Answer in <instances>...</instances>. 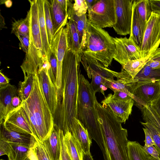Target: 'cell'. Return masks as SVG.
Returning a JSON list of instances; mask_svg holds the SVG:
<instances>
[{
    "instance_id": "7",
    "label": "cell",
    "mask_w": 160,
    "mask_h": 160,
    "mask_svg": "<svg viewBox=\"0 0 160 160\" xmlns=\"http://www.w3.org/2000/svg\"><path fill=\"white\" fill-rule=\"evenodd\" d=\"M160 45V14L152 12L140 47L141 58L153 54Z\"/></svg>"
},
{
    "instance_id": "32",
    "label": "cell",
    "mask_w": 160,
    "mask_h": 160,
    "mask_svg": "<svg viewBox=\"0 0 160 160\" xmlns=\"http://www.w3.org/2000/svg\"><path fill=\"white\" fill-rule=\"evenodd\" d=\"M128 148L129 160H149V155L138 142L128 141Z\"/></svg>"
},
{
    "instance_id": "20",
    "label": "cell",
    "mask_w": 160,
    "mask_h": 160,
    "mask_svg": "<svg viewBox=\"0 0 160 160\" xmlns=\"http://www.w3.org/2000/svg\"><path fill=\"white\" fill-rule=\"evenodd\" d=\"M68 19H72L74 22L79 35L82 51L85 43L88 18L86 14L79 17L76 14L73 8V3L70 0H67Z\"/></svg>"
},
{
    "instance_id": "22",
    "label": "cell",
    "mask_w": 160,
    "mask_h": 160,
    "mask_svg": "<svg viewBox=\"0 0 160 160\" xmlns=\"http://www.w3.org/2000/svg\"><path fill=\"white\" fill-rule=\"evenodd\" d=\"M60 130L54 125L50 136L43 142L52 160H58L61 157Z\"/></svg>"
},
{
    "instance_id": "21",
    "label": "cell",
    "mask_w": 160,
    "mask_h": 160,
    "mask_svg": "<svg viewBox=\"0 0 160 160\" xmlns=\"http://www.w3.org/2000/svg\"><path fill=\"white\" fill-rule=\"evenodd\" d=\"M65 27L67 49L75 53L81 62L82 56L81 45L79 35L73 21L69 19Z\"/></svg>"
},
{
    "instance_id": "35",
    "label": "cell",
    "mask_w": 160,
    "mask_h": 160,
    "mask_svg": "<svg viewBox=\"0 0 160 160\" xmlns=\"http://www.w3.org/2000/svg\"><path fill=\"white\" fill-rule=\"evenodd\" d=\"M11 32L14 34L20 33L30 36V17L28 11L25 18L15 20L13 22Z\"/></svg>"
},
{
    "instance_id": "13",
    "label": "cell",
    "mask_w": 160,
    "mask_h": 160,
    "mask_svg": "<svg viewBox=\"0 0 160 160\" xmlns=\"http://www.w3.org/2000/svg\"><path fill=\"white\" fill-rule=\"evenodd\" d=\"M109 70L117 79L115 80L113 78H106L105 84L106 87L112 90L113 92L119 91L125 93L134 100V97L133 92L138 80L132 78L123 69H122L120 72H116L109 69Z\"/></svg>"
},
{
    "instance_id": "8",
    "label": "cell",
    "mask_w": 160,
    "mask_h": 160,
    "mask_svg": "<svg viewBox=\"0 0 160 160\" xmlns=\"http://www.w3.org/2000/svg\"><path fill=\"white\" fill-rule=\"evenodd\" d=\"M81 62L88 78H92L90 84L95 92H101L104 96V91L108 88L105 85L106 78H113L114 75L108 68L95 60L82 56Z\"/></svg>"
},
{
    "instance_id": "18",
    "label": "cell",
    "mask_w": 160,
    "mask_h": 160,
    "mask_svg": "<svg viewBox=\"0 0 160 160\" xmlns=\"http://www.w3.org/2000/svg\"><path fill=\"white\" fill-rule=\"evenodd\" d=\"M30 8V42H32L42 54V47L38 21L37 0H29Z\"/></svg>"
},
{
    "instance_id": "1",
    "label": "cell",
    "mask_w": 160,
    "mask_h": 160,
    "mask_svg": "<svg viewBox=\"0 0 160 160\" xmlns=\"http://www.w3.org/2000/svg\"><path fill=\"white\" fill-rule=\"evenodd\" d=\"M80 62L76 55L67 48L63 62L62 84L57 89V105L53 115L54 125L64 133L70 132L74 120L78 119Z\"/></svg>"
},
{
    "instance_id": "60",
    "label": "cell",
    "mask_w": 160,
    "mask_h": 160,
    "mask_svg": "<svg viewBox=\"0 0 160 160\" xmlns=\"http://www.w3.org/2000/svg\"><path fill=\"white\" fill-rule=\"evenodd\" d=\"M58 160H62L61 156V157H60V158Z\"/></svg>"
},
{
    "instance_id": "25",
    "label": "cell",
    "mask_w": 160,
    "mask_h": 160,
    "mask_svg": "<svg viewBox=\"0 0 160 160\" xmlns=\"http://www.w3.org/2000/svg\"><path fill=\"white\" fill-rule=\"evenodd\" d=\"M0 138L9 142L21 143L32 146L35 139L33 135L13 131L6 128L2 123L0 124Z\"/></svg>"
},
{
    "instance_id": "16",
    "label": "cell",
    "mask_w": 160,
    "mask_h": 160,
    "mask_svg": "<svg viewBox=\"0 0 160 160\" xmlns=\"http://www.w3.org/2000/svg\"><path fill=\"white\" fill-rule=\"evenodd\" d=\"M43 58L41 51L30 42L28 50L20 66L23 73L27 76L37 74L39 68L43 64Z\"/></svg>"
},
{
    "instance_id": "9",
    "label": "cell",
    "mask_w": 160,
    "mask_h": 160,
    "mask_svg": "<svg viewBox=\"0 0 160 160\" xmlns=\"http://www.w3.org/2000/svg\"><path fill=\"white\" fill-rule=\"evenodd\" d=\"M133 94L134 97V101L140 108L150 105L160 96V81L138 80Z\"/></svg>"
},
{
    "instance_id": "41",
    "label": "cell",
    "mask_w": 160,
    "mask_h": 160,
    "mask_svg": "<svg viewBox=\"0 0 160 160\" xmlns=\"http://www.w3.org/2000/svg\"><path fill=\"white\" fill-rule=\"evenodd\" d=\"M73 8L76 14L79 17L86 14L88 6L86 0H74Z\"/></svg>"
},
{
    "instance_id": "36",
    "label": "cell",
    "mask_w": 160,
    "mask_h": 160,
    "mask_svg": "<svg viewBox=\"0 0 160 160\" xmlns=\"http://www.w3.org/2000/svg\"><path fill=\"white\" fill-rule=\"evenodd\" d=\"M134 78L160 81V68H153L146 64Z\"/></svg>"
},
{
    "instance_id": "19",
    "label": "cell",
    "mask_w": 160,
    "mask_h": 160,
    "mask_svg": "<svg viewBox=\"0 0 160 160\" xmlns=\"http://www.w3.org/2000/svg\"><path fill=\"white\" fill-rule=\"evenodd\" d=\"M18 94V89L9 83L0 86V124L2 123L9 113L14 109L12 108V98Z\"/></svg>"
},
{
    "instance_id": "27",
    "label": "cell",
    "mask_w": 160,
    "mask_h": 160,
    "mask_svg": "<svg viewBox=\"0 0 160 160\" xmlns=\"http://www.w3.org/2000/svg\"><path fill=\"white\" fill-rule=\"evenodd\" d=\"M133 2L139 23L144 32L152 12L149 0H134Z\"/></svg>"
},
{
    "instance_id": "59",
    "label": "cell",
    "mask_w": 160,
    "mask_h": 160,
    "mask_svg": "<svg viewBox=\"0 0 160 160\" xmlns=\"http://www.w3.org/2000/svg\"><path fill=\"white\" fill-rule=\"evenodd\" d=\"M149 160H157L154 158H153V157H151V156L149 155Z\"/></svg>"
},
{
    "instance_id": "53",
    "label": "cell",
    "mask_w": 160,
    "mask_h": 160,
    "mask_svg": "<svg viewBox=\"0 0 160 160\" xmlns=\"http://www.w3.org/2000/svg\"><path fill=\"white\" fill-rule=\"evenodd\" d=\"M64 12L67 13V0H57Z\"/></svg>"
},
{
    "instance_id": "51",
    "label": "cell",
    "mask_w": 160,
    "mask_h": 160,
    "mask_svg": "<svg viewBox=\"0 0 160 160\" xmlns=\"http://www.w3.org/2000/svg\"><path fill=\"white\" fill-rule=\"evenodd\" d=\"M10 79L6 76L1 71L0 72V86L6 85L9 83Z\"/></svg>"
},
{
    "instance_id": "43",
    "label": "cell",
    "mask_w": 160,
    "mask_h": 160,
    "mask_svg": "<svg viewBox=\"0 0 160 160\" xmlns=\"http://www.w3.org/2000/svg\"><path fill=\"white\" fill-rule=\"evenodd\" d=\"M20 41V49L26 53L28 52L30 44V36L26 34L16 33L15 34Z\"/></svg>"
},
{
    "instance_id": "44",
    "label": "cell",
    "mask_w": 160,
    "mask_h": 160,
    "mask_svg": "<svg viewBox=\"0 0 160 160\" xmlns=\"http://www.w3.org/2000/svg\"><path fill=\"white\" fill-rule=\"evenodd\" d=\"M11 150L9 142L4 139L0 138V156L7 155L10 158Z\"/></svg>"
},
{
    "instance_id": "30",
    "label": "cell",
    "mask_w": 160,
    "mask_h": 160,
    "mask_svg": "<svg viewBox=\"0 0 160 160\" xmlns=\"http://www.w3.org/2000/svg\"><path fill=\"white\" fill-rule=\"evenodd\" d=\"M11 150L8 160H26L28 158L29 152L32 146L29 145L9 142Z\"/></svg>"
},
{
    "instance_id": "33",
    "label": "cell",
    "mask_w": 160,
    "mask_h": 160,
    "mask_svg": "<svg viewBox=\"0 0 160 160\" xmlns=\"http://www.w3.org/2000/svg\"><path fill=\"white\" fill-rule=\"evenodd\" d=\"M142 119L157 129L160 132V116L150 105L140 108Z\"/></svg>"
},
{
    "instance_id": "39",
    "label": "cell",
    "mask_w": 160,
    "mask_h": 160,
    "mask_svg": "<svg viewBox=\"0 0 160 160\" xmlns=\"http://www.w3.org/2000/svg\"><path fill=\"white\" fill-rule=\"evenodd\" d=\"M47 57L51 67L48 72L52 82L55 86L57 68V59L55 53L51 49Z\"/></svg>"
},
{
    "instance_id": "15",
    "label": "cell",
    "mask_w": 160,
    "mask_h": 160,
    "mask_svg": "<svg viewBox=\"0 0 160 160\" xmlns=\"http://www.w3.org/2000/svg\"><path fill=\"white\" fill-rule=\"evenodd\" d=\"M110 93L101 101L102 106L108 107L122 123H125L131 114L134 104V100L131 98L122 100L113 98Z\"/></svg>"
},
{
    "instance_id": "24",
    "label": "cell",
    "mask_w": 160,
    "mask_h": 160,
    "mask_svg": "<svg viewBox=\"0 0 160 160\" xmlns=\"http://www.w3.org/2000/svg\"><path fill=\"white\" fill-rule=\"evenodd\" d=\"M49 1L54 35L62 27L66 26L68 22V15L63 10L57 0Z\"/></svg>"
},
{
    "instance_id": "40",
    "label": "cell",
    "mask_w": 160,
    "mask_h": 160,
    "mask_svg": "<svg viewBox=\"0 0 160 160\" xmlns=\"http://www.w3.org/2000/svg\"><path fill=\"white\" fill-rule=\"evenodd\" d=\"M141 124L149 132L154 142V146L158 151L160 156V132L152 125L146 122H140Z\"/></svg>"
},
{
    "instance_id": "3",
    "label": "cell",
    "mask_w": 160,
    "mask_h": 160,
    "mask_svg": "<svg viewBox=\"0 0 160 160\" xmlns=\"http://www.w3.org/2000/svg\"><path fill=\"white\" fill-rule=\"evenodd\" d=\"M95 103L107 160H129L127 129L108 107L102 106L97 99Z\"/></svg>"
},
{
    "instance_id": "34",
    "label": "cell",
    "mask_w": 160,
    "mask_h": 160,
    "mask_svg": "<svg viewBox=\"0 0 160 160\" xmlns=\"http://www.w3.org/2000/svg\"><path fill=\"white\" fill-rule=\"evenodd\" d=\"M23 74L24 80L23 82L19 81L18 89V96L21 99V103L26 100L29 96L34 82L33 75L27 76L26 74Z\"/></svg>"
},
{
    "instance_id": "48",
    "label": "cell",
    "mask_w": 160,
    "mask_h": 160,
    "mask_svg": "<svg viewBox=\"0 0 160 160\" xmlns=\"http://www.w3.org/2000/svg\"><path fill=\"white\" fill-rule=\"evenodd\" d=\"M112 97L113 98L122 100H127L132 98L127 94L119 91L114 92Z\"/></svg>"
},
{
    "instance_id": "2",
    "label": "cell",
    "mask_w": 160,
    "mask_h": 160,
    "mask_svg": "<svg viewBox=\"0 0 160 160\" xmlns=\"http://www.w3.org/2000/svg\"><path fill=\"white\" fill-rule=\"evenodd\" d=\"M28 98L21 103L23 117L35 138L43 142L50 136L54 126L53 114L47 103L37 73Z\"/></svg>"
},
{
    "instance_id": "26",
    "label": "cell",
    "mask_w": 160,
    "mask_h": 160,
    "mask_svg": "<svg viewBox=\"0 0 160 160\" xmlns=\"http://www.w3.org/2000/svg\"><path fill=\"white\" fill-rule=\"evenodd\" d=\"M38 21L42 47V55L47 56L50 47L49 44L47 31L44 11V0H37Z\"/></svg>"
},
{
    "instance_id": "49",
    "label": "cell",
    "mask_w": 160,
    "mask_h": 160,
    "mask_svg": "<svg viewBox=\"0 0 160 160\" xmlns=\"http://www.w3.org/2000/svg\"><path fill=\"white\" fill-rule=\"evenodd\" d=\"M152 12L160 14V0H150Z\"/></svg>"
},
{
    "instance_id": "56",
    "label": "cell",
    "mask_w": 160,
    "mask_h": 160,
    "mask_svg": "<svg viewBox=\"0 0 160 160\" xmlns=\"http://www.w3.org/2000/svg\"><path fill=\"white\" fill-rule=\"evenodd\" d=\"M82 160H93L90 152L86 153H84L82 151Z\"/></svg>"
},
{
    "instance_id": "5",
    "label": "cell",
    "mask_w": 160,
    "mask_h": 160,
    "mask_svg": "<svg viewBox=\"0 0 160 160\" xmlns=\"http://www.w3.org/2000/svg\"><path fill=\"white\" fill-rule=\"evenodd\" d=\"M115 52L113 38L102 28L92 25L88 19L82 56L96 60L108 68L111 65Z\"/></svg>"
},
{
    "instance_id": "55",
    "label": "cell",
    "mask_w": 160,
    "mask_h": 160,
    "mask_svg": "<svg viewBox=\"0 0 160 160\" xmlns=\"http://www.w3.org/2000/svg\"><path fill=\"white\" fill-rule=\"evenodd\" d=\"M98 1L97 0H86L88 6V10H90L93 5Z\"/></svg>"
},
{
    "instance_id": "46",
    "label": "cell",
    "mask_w": 160,
    "mask_h": 160,
    "mask_svg": "<svg viewBox=\"0 0 160 160\" xmlns=\"http://www.w3.org/2000/svg\"><path fill=\"white\" fill-rule=\"evenodd\" d=\"M143 129L145 135V140L144 141V145L147 146H154V141L149 132L145 128H143Z\"/></svg>"
},
{
    "instance_id": "38",
    "label": "cell",
    "mask_w": 160,
    "mask_h": 160,
    "mask_svg": "<svg viewBox=\"0 0 160 160\" xmlns=\"http://www.w3.org/2000/svg\"><path fill=\"white\" fill-rule=\"evenodd\" d=\"M35 139L34 143L32 147L38 160H52L43 142Z\"/></svg>"
},
{
    "instance_id": "10",
    "label": "cell",
    "mask_w": 160,
    "mask_h": 160,
    "mask_svg": "<svg viewBox=\"0 0 160 160\" xmlns=\"http://www.w3.org/2000/svg\"><path fill=\"white\" fill-rule=\"evenodd\" d=\"M133 1L114 0L116 22L112 27L118 35L131 34Z\"/></svg>"
},
{
    "instance_id": "29",
    "label": "cell",
    "mask_w": 160,
    "mask_h": 160,
    "mask_svg": "<svg viewBox=\"0 0 160 160\" xmlns=\"http://www.w3.org/2000/svg\"><path fill=\"white\" fill-rule=\"evenodd\" d=\"M153 54L145 57L131 60L122 67L132 78H134L147 63L151 59Z\"/></svg>"
},
{
    "instance_id": "31",
    "label": "cell",
    "mask_w": 160,
    "mask_h": 160,
    "mask_svg": "<svg viewBox=\"0 0 160 160\" xmlns=\"http://www.w3.org/2000/svg\"><path fill=\"white\" fill-rule=\"evenodd\" d=\"M144 33L139 23L135 5L133 2L131 33L130 36L132 37L135 42L140 47L142 42Z\"/></svg>"
},
{
    "instance_id": "52",
    "label": "cell",
    "mask_w": 160,
    "mask_h": 160,
    "mask_svg": "<svg viewBox=\"0 0 160 160\" xmlns=\"http://www.w3.org/2000/svg\"><path fill=\"white\" fill-rule=\"evenodd\" d=\"M151 105L160 116V96L152 103Z\"/></svg>"
},
{
    "instance_id": "11",
    "label": "cell",
    "mask_w": 160,
    "mask_h": 160,
    "mask_svg": "<svg viewBox=\"0 0 160 160\" xmlns=\"http://www.w3.org/2000/svg\"><path fill=\"white\" fill-rule=\"evenodd\" d=\"M116 52L113 59L122 67L130 61L141 58L140 47L135 42L132 37L113 38Z\"/></svg>"
},
{
    "instance_id": "58",
    "label": "cell",
    "mask_w": 160,
    "mask_h": 160,
    "mask_svg": "<svg viewBox=\"0 0 160 160\" xmlns=\"http://www.w3.org/2000/svg\"><path fill=\"white\" fill-rule=\"evenodd\" d=\"M160 55V48H159L153 55L152 57H157Z\"/></svg>"
},
{
    "instance_id": "6",
    "label": "cell",
    "mask_w": 160,
    "mask_h": 160,
    "mask_svg": "<svg viewBox=\"0 0 160 160\" xmlns=\"http://www.w3.org/2000/svg\"><path fill=\"white\" fill-rule=\"evenodd\" d=\"M88 12L89 21L99 28L112 27L116 23L114 0H98Z\"/></svg>"
},
{
    "instance_id": "14",
    "label": "cell",
    "mask_w": 160,
    "mask_h": 160,
    "mask_svg": "<svg viewBox=\"0 0 160 160\" xmlns=\"http://www.w3.org/2000/svg\"><path fill=\"white\" fill-rule=\"evenodd\" d=\"M50 67V64H49L45 68H39L37 75L47 102L53 115L57 105V89L48 72Z\"/></svg>"
},
{
    "instance_id": "12",
    "label": "cell",
    "mask_w": 160,
    "mask_h": 160,
    "mask_svg": "<svg viewBox=\"0 0 160 160\" xmlns=\"http://www.w3.org/2000/svg\"><path fill=\"white\" fill-rule=\"evenodd\" d=\"M66 27H62L53 36L50 46L55 53L57 62L55 86L59 89L62 84V71L64 57L67 48Z\"/></svg>"
},
{
    "instance_id": "62",
    "label": "cell",
    "mask_w": 160,
    "mask_h": 160,
    "mask_svg": "<svg viewBox=\"0 0 160 160\" xmlns=\"http://www.w3.org/2000/svg\"><path fill=\"white\" fill-rule=\"evenodd\" d=\"M0 160H4V159H1Z\"/></svg>"
},
{
    "instance_id": "37",
    "label": "cell",
    "mask_w": 160,
    "mask_h": 160,
    "mask_svg": "<svg viewBox=\"0 0 160 160\" xmlns=\"http://www.w3.org/2000/svg\"><path fill=\"white\" fill-rule=\"evenodd\" d=\"M49 1L44 0V6L45 22L48 41L50 47L54 36V31L50 11Z\"/></svg>"
},
{
    "instance_id": "17",
    "label": "cell",
    "mask_w": 160,
    "mask_h": 160,
    "mask_svg": "<svg viewBox=\"0 0 160 160\" xmlns=\"http://www.w3.org/2000/svg\"><path fill=\"white\" fill-rule=\"evenodd\" d=\"M2 123L8 129L32 135V132L23 116L21 106L9 113Z\"/></svg>"
},
{
    "instance_id": "61",
    "label": "cell",
    "mask_w": 160,
    "mask_h": 160,
    "mask_svg": "<svg viewBox=\"0 0 160 160\" xmlns=\"http://www.w3.org/2000/svg\"><path fill=\"white\" fill-rule=\"evenodd\" d=\"M26 160H30V159L28 158Z\"/></svg>"
},
{
    "instance_id": "47",
    "label": "cell",
    "mask_w": 160,
    "mask_h": 160,
    "mask_svg": "<svg viewBox=\"0 0 160 160\" xmlns=\"http://www.w3.org/2000/svg\"><path fill=\"white\" fill-rule=\"evenodd\" d=\"M147 64L153 68H160V55L152 57Z\"/></svg>"
},
{
    "instance_id": "45",
    "label": "cell",
    "mask_w": 160,
    "mask_h": 160,
    "mask_svg": "<svg viewBox=\"0 0 160 160\" xmlns=\"http://www.w3.org/2000/svg\"><path fill=\"white\" fill-rule=\"evenodd\" d=\"M143 149L148 154L157 160H160L159 153L154 145L150 146L144 145L143 146Z\"/></svg>"
},
{
    "instance_id": "50",
    "label": "cell",
    "mask_w": 160,
    "mask_h": 160,
    "mask_svg": "<svg viewBox=\"0 0 160 160\" xmlns=\"http://www.w3.org/2000/svg\"><path fill=\"white\" fill-rule=\"evenodd\" d=\"M21 100L20 98L18 96H16L12 99L11 104L14 109L18 108L21 105Z\"/></svg>"
},
{
    "instance_id": "42",
    "label": "cell",
    "mask_w": 160,
    "mask_h": 160,
    "mask_svg": "<svg viewBox=\"0 0 160 160\" xmlns=\"http://www.w3.org/2000/svg\"><path fill=\"white\" fill-rule=\"evenodd\" d=\"M60 139L62 160H72L65 141L63 132L61 129Z\"/></svg>"
},
{
    "instance_id": "57",
    "label": "cell",
    "mask_w": 160,
    "mask_h": 160,
    "mask_svg": "<svg viewBox=\"0 0 160 160\" xmlns=\"http://www.w3.org/2000/svg\"><path fill=\"white\" fill-rule=\"evenodd\" d=\"M4 3L7 7L9 8L12 6V3L10 0H7L5 1Z\"/></svg>"
},
{
    "instance_id": "23",
    "label": "cell",
    "mask_w": 160,
    "mask_h": 160,
    "mask_svg": "<svg viewBox=\"0 0 160 160\" xmlns=\"http://www.w3.org/2000/svg\"><path fill=\"white\" fill-rule=\"evenodd\" d=\"M70 132L78 140L83 151L86 153H90L92 139L87 129L78 119L74 120Z\"/></svg>"
},
{
    "instance_id": "4",
    "label": "cell",
    "mask_w": 160,
    "mask_h": 160,
    "mask_svg": "<svg viewBox=\"0 0 160 160\" xmlns=\"http://www.w3.org/2000/svg\"><path fill=\"white\" fill-rule=\"evenodd\" d=\"M96 93L84 76L81 74L79 82L78 119L86 129L92 139L100 148L107 160L100 125L95 108Z\"/></svg>"
},
{
    "instance_id": "54",
    "label": "cell",
    "mask_w": 160,
    "mask_h": 160,
    "mask_svg": "<svg viewBox=\"0 0 160 160\" xmlns=\"http://www.w3.org/2000/svg\"><path fill=\"white\" fill-rule=\"evenodd\" d=\"M28 157L30 160H38L32 147H31L30 148Z\"/></svg>"
},
{
    "instance_id": "28",
    "label": "cell",
    "mask_w": 160,
    "mask_h": 160,
    "mask_svg": "<svg viewBox=\"0 0 160 160\" xmlns=\"http://www.w3.org/2000/svg\"><path fill=\"white\" fill-rule=\"evenodd\" d=\"M64 134L65 141L72 160H82V150L78 140L69 132Z\"/></svg>"
}]
</instances>
